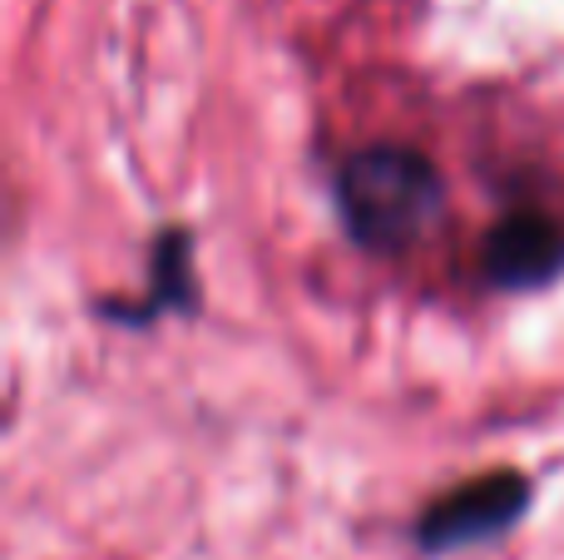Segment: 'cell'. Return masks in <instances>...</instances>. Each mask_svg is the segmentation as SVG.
I'll use <instances>...</instances> for the list:
<instances>
[{
  "instance_id": "cell-2",
  "label": "cell",
  "mask_w": 564,
  "mask_h": 560,
  "mask_svg": "<svg viewBox=\"0 0 564 560\" xmlns=\"http://www.w3.org/2000/svg\"><path fill=\"white\" fill-rule=\"evenodd\" d=\"M525 496H530V486H525V476H516V472L486 476V482H466L451 496H441V502L421 516L416 536L426 551H456V546L486 541V536L506 531V526L525 511Z\"/></svg>"
},
{
  "instance_id": "cell-1",
  "label": "cell",
  "mask_w": 564,
  "mask_h": 560,
  "mask_svg": "<svg viewBox=\"0 0 564 560\" xmlns=\"http://www.w3.org/2000/svg\"><path fill=\"white\" fill-rule=\"evenodd\" d=\"M337 208L367 248H401L436 218L441 174L426 154L397 144L361 149L337 174Z\"/></svg>"
},
{
  "instance_id": "cell-3",
  "label": "cell",
  "mask_w": 564,
  "mask_h": 560,
  "mask_svg": "<svg viewBox=\"0 0 564 560\" xmlns=\"http://www.w3.org/2000/svg\"><path fill=\"white\" fill-rule=\"evenodd\" d=\"M564 268V234L540 214H516L486 238V273L500 288H535Z\"/></svg>"
}]
</instances>
